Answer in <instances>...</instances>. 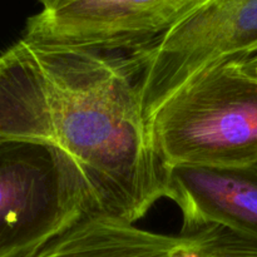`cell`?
I'll use <instances>...</instances> for the list:
<instances>
[{"label": "cell", "instance_id": "6da1fadb", "mask_svg": "<svg viewBox=\"0 0 257 257\" xmlns=\"http://www.w3.org/2000/svg\"><path fill=\"white\" fill-rule=\"evenodd\" d=\"M0 138L64 151L105 215L135 223L167 198L125 53L18 40L0 54Z\"/></svg>", "mask_w": 257, "mask_h": 257}, {"label": "cell", "instance_id": "7a4b0ae2", "mask_svg": "<svg viewBox=\"0 0 257 257\" xmlns=\"http://www.w3.org/2000/svg\"><path fill=\"white\" fill-rule=\"evenodd\" d=\"M148 127L167 170L257 162V78L222 63L171 95Z\"/></svg>", "mask_w": 257, "mask_h": 257}, {"label": "cell", "instance_id": "3957f363", "mask_svg": "<svg viewBox=\"0 0 257 257\" xmlns=\"http://www.w3.org/2000/svg\"><path fill=\"white\" fill-rule=\"evenodd\" d=\"M94 212V193L64 151L0 138V257H28Z\"/></svg>", "mask_w": 257, "mask_h": 257}, {"label": "cell", "instance_id": "277c9868", "mask_svg": "<svg viewBox=\"0 0 257 257\" xmlns=\"http://www.w3.org/2000/svg\"><path fill=\"white\" fill-rule=\"evenodd\" d=\"M257 53V0H205L170 32L125 53L146 119L202 73Z\"/></svg>", "mask_w": 257, "mask_h": 257}, {"label": "cell", "instance_id": "5b68a950", "mask_svg": "<svg viewBox=\"0 0 257 257\" xmlns=\"http://www.w3.org/2000/svg\"><path fill=\"white\" fill-rule=\"evenodd\" d=\"M205 0H70L27 20L23 37L48 44L130 53L151 44Z\"/></svg>", "mask_w": 257, "mask_h": 257}, {"label": "cell", "instance_id": "8992f818", "mask_svg": "<svg viewBox=\"0 0 257 257\" xmlns=\"http://www.w3.org/2000/svg\"><path fill=\"white\" fill-rule=\"evenodd\" d=\"M28 257H257V241L220 225L162 235L94 212Z\"/></svg>", "mask_w": 257, "mask_h": 257}, {"label": "cell", "instance_id": "52a82bcc", "mask_svg": "<svg viewBox=\"0 0 257 257\" xmlns=\"http://www.w3.org/2000/svg\"><path fill=\"white\" fill-rule=\"evenodd\" d=\"M167 198L182 212L181 233L220 225L257 241V162L241 166H176Z\"/></svg>", "mask_w": 257, "mask_h": 257}, {"label": "cell", "instance_id": "ba28073f", "mask_svg": "<svg viewBox=\"0 0 257 257\" xmlns=\"http://www.w3.org/2000/svg\"><path fill=\"white\" fill-rule=\"evenodd\" d=\"M233 62H235V64L237 65L240 69H242L243 72L257 78V53L256 54L248 55V57L235 59Z\"/></svg>", "mask_w": 257, "mask_h": 257}, {"label": "cell", "instance_id": "9c48e42d", "mask_svg": "<svg viewBox=\"0 0 257 257\" xmlns=\"http://www.w3.org/2000/svg\"><path fill=\"white\" fill-rule=\"evenodd\" d=\"M38 2L42 3L43 9H53V8L59 7V5L70 2V0H38Z\"/></svg>", "mask_w": 257, "mask_h": 257}]
</instances>
